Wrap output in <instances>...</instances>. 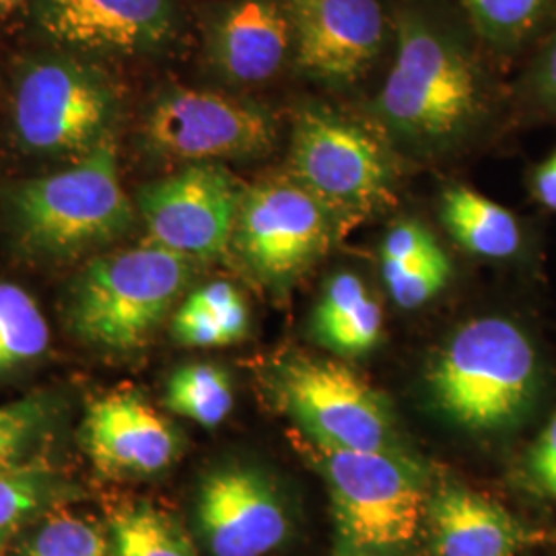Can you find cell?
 <instances>
[{
	"label": "cell",
	"instance_id": "603a6c76",
	"mask_svg": "<svg viewBox=\"0 0 556 556\" xmlns=\"http://www.w3.org/2000/svg\"><path fill=\"white\" fill-rule=\"evenodd\" d=\"M236 404L229 374L213 363H188L167 381L165 406L202 427H219Z\"/></svg>",
	"mask_w": 556,
	"mask_h": 556
},
{
	"label": "cell",
	"instance_id": "8992f818",
	"mask_svg": "<svg viewBox=\"0 0 556 556\" xmlns=\"http://www.w3.org/2000/svg\"><path fill=\"white\" fill-rule=\"evenodd\" d=\"M316 447L346 544L369 555L397 553L417 542L431 501L415 464L396 450Z\"/></svg>",
	"mask_w": 556,
	"mask_h": 556
},
{
	"label": "cell",
	"instance_id": "4316f807",
	"mask_svg": "<svg viewBox=\"0 0 556 556\" xmlns=\"http://www.w3.org/2000/svg\"><path fill=\"white\" fill-rule=\"evenodd\" d=\"M509 105L523 122H556V25L511 85Z\"/></svg>",
	"mask_w": 556,
	"mask_h": 556
},
{
	"label": "cell",
	"instance_id": "83f0119b",
	"mask_svg": "<svg viewBox=\"0 0 556 556\" xmlns=\"http://www.w3.org/2000/svg\"><path fill=\"white\" fill-rule=\"evenodd\" d=\"M23 556H114L108 536L87 517L56 514L43 519L23 544Z\"/></svg>",
	"mask_w": 556,
	"mask_h": 556
},
{
	"label": "cell",
	"instance_id": "ffe728a7",
	"mask_svg": "<svg viewBox=\"0 0 556 556\" xmlns=\"http://www.w3.org/2000/svg\"><path fill=\"white\" fill-rule=\"evenodd\" d=\"M478 43L498 60L532 54L556 25V0H456Z\"/></svg>",
	"mask_w": 556,
	"mask_h": 556
},
{
	"label": "cell",
	"instance_id": "52a82bcc",
	"mask_svg": "<svg viewBox=\"0 0 556 556\" xmlns=\"http://www.w3.org/2000/svg\"><path fill=\"white\" fill-rule=\"evenodd\" d=\"M275 114L258 101L169 87L140 122L142 149L163 163L254 161L277 147Z\"/></svg>",
	"mask_w": 556,
	"mask_h": 556
},
{
	"label": "cell",
	"instance_id": "e0dca14e",
	"mask_svg": "<svg viewBox=\"0 0 556 556\" xmlns=\"http://www.w3.org/2000/svg\"><path fill=\"white\" fill-rule=\"evenodd\" d=\"M435 556H516L528 532L491 498L450 486L429 503Z\"/></svg>",
	"mask_w": 556,
	"mask_h": 556
},
{
	"label": "cell",
	"instance_id": "7402d4cb",
	"mask_svg": "<svg viewBox=\"0 0 556 556\" xmlns=\"http://www.w3.org/2000/svg\"><path fill=\"white\" fill-rule=\"evenodd\" d=\"M50 328L40 305L23 287L0 280V376L43 357Z\"/></svg>",
	"mask_w": 556,
	"mask_h": 556
},
{
	"label": "cell",
	"instance_id": "d4e9b609",
	"mask_svg": "<svg viewBox=\"0 0 556 556\" xmlns=\"http://www.w3.org/2000/svg\"><path fill=\"white\" fill-rule=\"evenodd\" d=\"M64 486L38 466L0 470V546L59 501Z\"/></svg>",
	"mask_w": 556,
	"mask_h": 556
},
{
	"label": "cell",
	"instance_id": "f546056e",
	"mask_svg": "<svg viewBox=\"0 0 556 556\" xmlns=\"http://www.w3.org/2000/svg\"><path fill=\"white\" fill-rule=\"evenodd\" d=\"M435 248H439L438 239L422 223L415 219L397 220L388 229L379 248L381 270L413 264L431 254Z\"/></svg>",
	"mask_w": 556,
	"mask_h": 556
},
{
	"label": "cell",
	"instance_id": "5b68a950",
	"mask_svg": "<svg viewBox=\"0 0 556 556\" xmlns=\"http://www.w3.org/2000/svg\"><path fill=\"white\" fill-rule=\"evenodd\" d=\"M118 116V87L93 62L59 54L36 56L21 66L13 130L23 151L83 160L114 137Z\"/></svg>",
	"mask_w": 556,
	"mask_h": 556
},
{
	"label": "cell",
	"instance_id": "5bb4252c",
	"mask_svg": "<svg viewBox=\"0 0 556 556\" xmlns=\"http://www.w3.org/2000/svg\"><path fill=\"white\" fill-rule=\"evenodd\" d=\"M204 60L217 79L250 87L293 64V23L285 0H220L204 20Z\"/></svg>",
	"mask_w": 556,
	"mask_h": 556
},
{
	"label": "cell",
	"instance_id": "cb8c5ba5",
	"mask_svg": "<svg viewBox=\"0 0 556 556\" xmlns=\"http://www.w3.org/2000/svg\"><path fill=\"white\" fill-rule=\"evenodd\" d=\"M114 556H200L178 523L151 503H128L112 516Z\"/></svg>",
	"mask_w": 556,
	"mask_h": 556
},
{
	"label": "cell",
	"instance_id": "ac0fdd59",
	"mask_svg": "<svg viewBox=\"0 0 556 556\" xmlns=\"http://www.w3.org/2000/svg\"><path fill=\"white\" fill-rule=\"evenodd\" d=\"M383 312L378 299L355 273H338L319 295L312 334L319 346L340 357H363L381 340Z\"/></svg>",
	"mask_w": 556,
	"mask_h": 556
},
{
	"label": "cell",
	"instance_id": "484cf974",
	"mask_svg": "<svg viewBox=\"0 0 556 556\" xmlns=\"http://www.w3.org/2000/svg\"><path fill=\"white\" fill-rule=\"evenodd\" d=\"M52 427V408L43 397L0 404V470L36 466Z\"/></svg>",
	"mask_w": 556,
	"mask_h": 556
},
{
	"label": "cell",
	"instance_id": "4fadbf2b",
	"mask_svg": "<svg viewBox=\"0 0 556 556\" xmlns=\"http://www.w3.org/2000/svg\"><path fill=\"white\" fill-rule=\"evenodd\" d=\"M293 23V66L328 87H351L376 66L394 38L381 0H285Z\"/></svg>",
	"mask_w": 556,
	"mask_h": 556
},
{
	"label": "cell",
	"instance_id": "d6986e66",
	"mask_svg": "<svg viewBox=\"0 0 556 556\" xmlns=\"http://www.w3.org/2000/svg\"><path fill=\"white\" fill-rule=\"evenodd\" d=\"M439 215L457 245L477 258L509 262L526 254L528 236L519 217L468 186L445 188Z\"/></svg>",
	"mask_w": 556,
	"mask_h": 556
},
{
	"label": "cell",
	"instance_id": "ba28073f",
	"mask_svg": "<svg viewBox=\"0 0 556 556\" xmlns=\"http://www.w3.org/2000/svg\"><path fill=\"white\" fill-rule=\"evenodd\" d=\"M291 178L338 220L361 219L392 200L394 167L383 144L355 122L318 105L299 110L289 149Z\"/></svg>",
	"mask_w": 556,
	"mask_h": 556
},
{
	"label": "cell",
	"instance_id": "2e32d148",
	"mask_svg": "<svg viewBox=\"0 0 556 556\" xmlns=\"http://www.w3.org/2000/svg\"><path fill=\"white\" fill-rule=\"evenodd\" d=\"M83 445L108 477H151L179 456L178 431L149 402L132 392H112L89 406Z\"/></svg>",
	"mask_w": 556,
	"mask_h": 556
},
{
	"label": "cell",
	"instance_id": "44dd1931",
	"mask_svg": "<svg viewBox=\"0 0 556 556\" xmlns=\"http://www.w3.org/2000/svg\"><path fill=\"white\" fill-rule=\"evenodd\" d=\"M250 328V309L238 289L227 280H213L192 291L172 318L179 344L217 349L243 340Z\"/></svg>",
	"mask_w": 556,
	"mask_h": 556
},
{
	"label": "cell",
	"instance_id": "836d02e7",
	"mask_svg": "<svg viewBox=\"0 0 556 556\" xmlns=\"http://www.w3.org/2000/svg\"><path fill=\"white\" fill-rule=\"evenodd\" d=\"M334 556H367L365 553H361V551H357L355 546H351V544H342L340 548H337V553H334Z\"/></svg>",
	"mask_w": 556,
	"mask_h": 556
},
{
	"label": "cell",
	"instance_id": "7a4b0ae2",
	"mask_svg": "<svg viewBox=\"0 0 556 556\" xmlns=\"http://www.w3.org/2000/svg\"><path fill=\"white\" fill-rule=\"evenodd\" d=\"M114 140L66 169L13 181L2 190L4 219L21 250L38 258H75L135 225L137 206L122 186Z\"/></svg>",
	"mask_w": 556,
	"mask_h": 556
},
{
	"label": "cell",
	"instance_id": "4dcf8cb0",
	"mask_svg": "<svg viewBox=\"0 0 556 556\" xmlns=\"http://www.w3.org/2000/svg\"><path fill=\"white\" fill-rule=\"evenodd\" d=\"M530 472L542 491L556 498V413L530 454Z\"/></svg>",
	"mask_w": 556,
	"mask_h": 556
},
{
	"label": "cell",
	"instance_id": "d6a6232c",
	"mask_svg": "<svg viewBox=\"0 0 556 556\" xmlns=\"http://www.w3.org/2000/svg\"><path fill=\"white\" fill-rule=\"evenodd\" d=\"M25 0H0V15H7L11 11H15Z\"/></svg>",
	"mask_w": 556,
	"mask_h": 556
},
{
	"label": "cell",
	"instance_id": "f1b7e54d",
	"mask_svg": "<svg viewBox=\"0 0 556 556\" xmlns=\"http://www.w3.org/2000/svg\"><path fill=\"white\" fill-rule=\"evenodd\" d=\"M452 260L439 245L425 258L406 266L383 268L381 277L392 301L402 309H418L438 298L452 278Z\"/></svg>",
	"mask_w": 556,
	"mask_h": 556
},
{
	"label": "cell",
	"instance_id": "9a60e30c",
	"mask_svg": "<svg viewBox=\"0 0 556 556\" xmlns=\"http://www.w3.org/2000/svg\"><path fill=\"white\" fill-rule=\"evenodd\" d=\"M197 521L215 556H266L289 534V516L275 486L239 466L220 468L202 480Z\"/></svg>",
	"mask_w": 556,
	"mask_h": 556
},
{
	"label": "cell",
	"instance_id": "277c9868",
	"mask_svg": "<svg viewBox=\"0 0 556 556\" xmlns=\"http://www.w3.org/2000/svg\"><path fill=\"white\" fill-rule=\"evenodd\" d=\"M194 264L153 243L91 260L68 293L71 330L98 351H137L190 285Z\"/></svg>",
	"mask_w": 556,
	"mask_h": 556
},
{
	"label": "cell",
	"instance_id": "9c48e42d",
	"mask_svg": "<svg viewBox=\"0 0 556 556\" xmlns=\"http://www.w3.org/2000/svg\"><path fill=\"white\" fill-rule=\"evenodd\" d=\"M334 213L298 179H262L243 190L231 239L243 268L270 289H287L334 243Z\"/></svg>",
	"mask_w": 556,
	"mask_h": 556
},
{
	"label": "cell",
	"instance_id": "8fae6325",
	"mask_svg": "<svg viewBox=\"0 0 556 556\" xmlns=\"http://www.w3.org/2000/svg\"><path fill=\"white\" fill-rule=\"evenodd\" d=\"M243 186L223 163L184 165L137 192L147 243L190 260L229 254Z\"/></svg>",
	"mask_w": 556,
	"mask_h": 556
},
{
	"label": "cell",
	"instance_id": "7c38bea8",
	"mask_svg": "<svg viewBox=\"0 0 556 556\" xmlns=\"http://www.w3.org/2000/svg\"><path fill=\"white\" fill-rule=\"evenodd\" d=\"M29 20L66 52L155 56L181 36L178 0H34Z\"/></svg>",
	"mask_w": 556,
	"mask_h": 556
},
{
	"label": "cell",
	"instance_id": "3957f363",
	"mask_svg": "<svg viewBox=\"0 0 556 556\" xmlns=\"http://www.w3.org/2000/svg\"><path fill=\"white\" fill-rule=\"evenodd\" d=\"M425 378L445 417L470 431H498L530 410L542 369L534 340L517 321L484 316L457 328Z\"/></svg>",
	"mask_w": 556,
	"mask_h": 556
},
{
	"label": "cell",
	"instance_id": "1f68e13d",
	"mask_svg": "<svg viewBox=\"0 0 556 556\" xmlns=\"http://www.w3.org/2000/svg\"><path fill=\"white\" fill-rule=\"evenodd\" d=\"M530 194L542 208L556 213V149L532 169Z\"/></svg>",
	"mask_w": 556,
	"mask_h": 556
},
{
	"label": "cell",
	"instance_id": "6da1fadb",
	"mask_svg": "<svg viewBox=\"0 0 556 556\" xmlns=\"http://www.w3.org/2000/svg\"><path fill=\"white\" fill-rule=\"evenodd\" d=\"M392 23L394 60L371 112L400 147L445 155L480 132L493 110L480 43L466 21L431 0H397Z\"/></svg>",
	"mask_w": 556,
	"mask_h": 556
},
{
	"label": "cell",
	"instance_id": "30bf717a",
	"mask_svg": "<svg viewBox=\"0 0 556 556\" xmlns=\"http://www.w3.org/2000/svg\"><path fill=\"white\" fill-rule=\"evenodd\" d=\"M277 390L287 413L316 445L379 452L394 447V418L386 397L349 365L332 358L291 357Z\"/></svg>",
	"mask_w": 556,
	"mask_h": 556
}]
</instances>
